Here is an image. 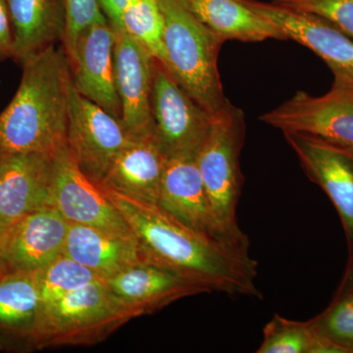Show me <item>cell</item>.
<instances>
[{
  "mask_svg": "<svg viewBox=\"0 0 353 353\" xmlns=\"http://www.w3.org/2000/svg\"><path fill=\"white\" fill-rule=\"evenodd\" d=\"M196 155L168 158L157 203L176 219L226 248L248 253V246L234 240L216 217L204 189Z\"/></svg>",
  "mask_w": 353,
  "mask_h": 353,
  "instance_id": "obj_10",
  "label": "cell"
},
{
  "mask_svg": "<svg viewBox=\"0 0 353 353\" xmlns=\"http://www.w3.org/2000/svg\"><path fill=\"white\" fill-rule=\"evenodd\" d=\"M272 3L322 18L353 39V0H272Z\"/></svg>",
  "mask_w": 353,
  "mask_h": 353,
  "instance_id": "obj_28",
  "label": "cell"
},
{
  "mask_svg": "<svg viewBox=\"0 0 353 353\" xmlns=\"http://www.w3.org/2000/svg\"><path fill=\"white\" fill-rule=\"evenodd\" d=\"M260 120L283 132L307 134L353 150V97L345 90L332 88L322 97L296 92Z\"/></svg>",
  "mask_w": 353,
  "mask_h": 353,
  "instance_id": "obj_9",
  "label": "cell"
},
{
  "mask_svg": "<svg viewBox=\"0 0 353 353\" xmlns=\"http://www.w3.org/2000/svg\"><path fill=\"white\" fill-rule=\"evenodd\" d=\"M53 158L44 153H1L0 218L10 225L24 216L52 208Z\"/></svg>",
  "mask_w": 353,
  "mask_h": 353,
  "instance_id": "obj_16",
  "label": "cell"
},
{
  "mask_svg": "<svg viewBox=\"0 0 353 353\" xmlns=\"http://www.w3.org/2000/svg\"><path fill=\"white\" fill-rule=\"evenodd\" d=\"M152 113L155 139L168 158L196 155L214 119V114L199 105L157 59L153 60Z\"/></svg>",
  "mask_w": 353,
  "mask_h": 353,
  "instance_id": "obj_6",
  "label": "cell"
},
{
  "mask_svg": "<svg viewBox=\"0 0 353 353\" xmlns=\"http://www.w3.org/2000/svg\"><path fill=\"white\" fill-rule=\"evenodd\" d=\"M39 277L41 305L88 285L105 281L64 253L39 270Z\"/></svg>",
  "mask_w": 353,
  "mask_h": 353,
  "instance_id": "obj_25",
  "label": "cell"
},
{
  "mask_svg": "<svg viewBox=\"0 0 353 353\" xmlns=\"http://www.w3.org/2000/svg\"><path fill=\"white\" fill-rule=\"evenodd\" d=\"M51 201L52 208L70 224L134 236L126 220L101 185L90 180L74 161L67 145L53 158Z\"/></svg>",
  "mask_w": 353,
  "mask_h": 353,
  "instance_id": "obj_8",
  "label": "cell"
},
{
  "mask_svg": "<svg viewBox=\"0 0 353 353\" xmlns=\"http://www.w3.org/2000/svg\"><path fill=\"white\" fill-rule=\"evenodd\" d=\"M353 289V259H348V263L347 269H345V275H343V280H341L340 285H339L338 290H336V294L334 296H339V294H343V292H347Z\"/></svg>",
  "mask_w": 353,
  "mask_h": 353,
  "instance_id": "obj_31",
  "label": "cell"
},
{
  "mask_svg": "<svg viewBox=\"0 0 353 353\" xmlns=\"http://www.w3.org/2000/svg\"><path fill=\"white\" fill-rule=\"evenodd\" d=\"M122 25L154 59L166 65L164 18L157 0H130L123 13Z\"/></svg>",
  "mask_w": 353,
  "mask_h": 353,
  "instance_id": "obj_24",
  "label": "cell"
},
{
  "mask_svg": "<svg viewBox=\"0 0 353 353\" xmlns=\"http://www.w3.org/2000/svg\"><path fill=\"white\" fill-rule=\"evenodd\" d=\"M204 25L223 41L259 43L274 39L287 41L284 32L261 17L241 0H183Z\"/></svg>",
  "mask_w": 353,
  "mask_h": 353,
  "instance_id": "obj_21",
  "label": "cell"
},
{
  "mask_svg": "<svg viewBox=\"0 0 353 353\" xmlns=\"http://www.w3.org/2000/svg\"><path fill=\"white\" fill-rule=\"evenodd\" d=\"M134 138L123 124L72 87L67 150L74 161L94 183H101L114 160Z\"/></svg>",
  "mask_w": 353,
  "mask_h": 353,
  "instance_id": "obj_7",
  "label": "cell"
},
{
  "mask_svg": "<svg viewBox=\"0 0 353 353\" xmlns=\"http://www.w3.org/2000/svg\"><path fill=\"white\" fill-rule=\"evenodd\" d=\"M168 157L154 134L134 137L114 160L99 185L157 203Z\"/></svg>",
  "mask_w": 353,
  "mask_h": 353,
  "instance_id": "obj_19",
  "label": "cell"
},
{
  "mask_svg": "<svg viewBox=\"0 0 353 353\" xmlns=\"http://www.w3.org/2000/svg\"><path fill=\"white\" fill-rule=\"evenodd\" d=\"M13 32V59L20 65L61 41V0H6Z\"/></svg>",
  "mask_w": 353,
  "mask_h": 353,
  "instance_id": "obj_20",
  "label": "cell"
},
{
  "mask_svg": "<svg viewBox=\"0 0 353 353\" xmlns=\"http://www.w3.org/2000/svg\"><path fill=\"white\" fill-rule=\"evenodd\" d=\"M116 87L122 108V122L134 137L154 134L152 113L154 58L123 27H112Z\"/></svg>",
  "mask_w": 353,
  "mask_h": 353,
  "instance_id": "obj_13",
  "label": "cell"
},
{
  "mask_svg": "<svg viewBox=\"0 0 353 353\" xmlns=\"http://www.w3.org/2000/svg\"><path fill=\"white\" fill-rule=\"evenodd\" d=\"M130 0H99L102 11L111 27H123L122 16Z\"/></svg>",
  "mask_w": 353,
  "mask_h": 353,
  "instance_id": "obj_30",
  "label": "cell"
},
{
  "mask_svg": "<svg viewBox=\"0 0 353 353\" xmlns=\"http://www.w3.org/2000/svg\"><path fill=\"white\" fill-rule=\"evenodd\" d=\"M283 134L306 175L334 204L353 259V150L299 132Z\"/></svg>",
  "mask_w": 353,
  "mask_h": 353,
  "instance_id": "obj_12",
  "label": "cell"
},
{
  "mask_svg": "<svg viewBox=\"0 0 353 353\" xmlns=\"http://www.w3.org/2000/svg\"><path fill=\"white\" fill-rule=\"evenodd\" d=\"M265 19L280 28L288 39L315 52L334 74L333 87L353 90V39L328 21L256 0H241Z\"/></svg>",
  "mask_w": 353,
  "mask_h": 353,
  "instance_id": "obj_11",
  "label": "cell"
},
{
  "mask_svg": "<svg viewBox=\"0 0 353 353\" xmlns=\"http://www.w3.org/2000/svg\"><path fill=\"white\" fill-rule=\"evenodd\" d=\"M8 225L9 224H7L6 222H4V221L0 218V241H1L2 236H3L4 233H6Z\"/></svg>",
  "mask_w": 353,
  "mask_h": 353,
  "instance_id": "obj_32",
  "label": "cell"
},
{
  "mask_svg": "<svg viewBox=\"0 0 353 353\" xmlns=\"http://www.w3.org/2000/svg\"><path fill=\"white\" fill-rule=\"evenodd\" d=\"M0 155H1V152H0Z\"/></svg>",
  "mask_w": 353,
  "mask_h": 353,
  "instance_id": "obj_35",
  "label": "cell"
},
{
  "mask_svg": "<svg viewBox=\"0 0 353 353\" xmlns=\"http://www.w3.org/2000/svg\"><path fill=\"white\" fill-rule=\"evenodd\" d=\"M21 66L17 92L0 114V152L55 155L66 146L73 87L68 57L51 46Z\"/></svg>",
  "mask_w": 353,
  "mask_h": 353,
  "instance_id": "obj_2",
  "label": "cell"
},
{
  "mask_svg": "<svg viewBox=\"0 0 353 353\" xmlns=\"http://www.w3.org/2000/svg\"><path fill=\"white\" fill-rule=\"evenodd\" d=\"M245 132L243 111L228 101L214 114L210 132L196 159L204 189L220 224L234 240L250 248V241L239 226L236 216L243 187L240 154Z\"/></svg>",
  "mask_w": 353,
  "mask_h": 353,
  "instance_id": "obj_5",
  "label": "cell"
},
{
  "mask_svg": "<svg viewBox=\"0 0 353 353\" xmlns=\"http://www.w3.org/2000/svg\"><path fill=\"white\" fill-rule=\"evenodd\" d=\"M143 315L101 281L43 304L27 343L39 350L95 345Z\"/></svg>",
  "mask_w": 353,
  "mask_h": 353,
  "instance_id": "obj_3",
  "label": "cell"
},
{
  "mask_svg": "<svg viewBox=\"0 0 353 353\" xmlns=\"http://www.w3.org/2000/svg\"><path fill=\"white\" fill-rule=\"evenodd\" d=\"M257 353H345V350L318 333L312 320L292 321L275 315L265 326Z\"/></svg>",
  "mask_w": 353,
  "mask_h": 353,
  "instance_id": "obj_23",
  "label": "cell"
},
{
  "mask_svg": "<svg viewBox=\"0 0 353 353\" xmlns=\"http://www.w3.org/2000/svg\"><path fill=\"white\" fill-rule=\"evenodd\" d=\"M312 323L318 333L353 353V289L334 296L329 307Z\"/></svg>",
  "mask_w": 353,
  "mask_h": 353,
  "instance_id": "obj_26",
  "label": "cell"
},
{
  "mask_svg": "<svg viewBox=\"0 0 353 353\" xmlns=\"http://www.w3.org/2000/svg\"><path fill=\"white\" fill-rule=\"evenodd\" d=\"M101 188L126 220L146 263L175 272L209 294L261 299L257 262L250 254L215 243L158 203Z\"/></svg>",
  "mask_w": 353,
  "mask_h": 353,
  "instance_id": "obj_1",
  "label": "cell"
},
{
  "mask_svg": "<svg viewBox=\"0 0 353 353\" xmlns=\"http://www.w3.org/2000/svg\"><path fill=\"white\" fill-rule=\"evenodd\" d=\"M64 9L65 28L62 37L68 59L75 52L77 39L81 32L97 23L108 22L99 0H61Z\"/></svg>",
  "mask_w": 353,
  "mask_h": 353,
  "instance_id": "obj_27",
  "label": "cell"
},
{
  "mask_svg": "<svg viewBox=\"0 0 353 353\" xmlns=\"http://www.w3.org/2000/svg\"><path fill=\"white\" fill-rule=\"evenodd\" d=\"M13 57V32L6 0H0V62Z\"/></svg>",
  "mask_w": 353,
  "mask_h": 353,
  "instance_id": "obj_29",
  "label": "cell"
},
{
  "mask_svg": "<svg viewBox=\"0 0 353 353\" xmlns=\"http://www.w3.org/2000/svg\"><path fill=\"white\" fill-rule=\"evenodd\" d=\"M105 282L114 294L136 306L143 315L185 297L209 294L189 279L146 262L121 272Z\"/></svg>",
  "mask_w": 353,
  "mask_h": 353,
  "instance_id": "obj_17",
  "label": "cell"
},
{
  "mask_svg": "<svg viewBox=\"0 0 353 353\" xmlns=\"http://www.w3.org/2000/svg\"><path fill=\"white\" fill-rule=\"evenodd\" d=\"M347 92V94H350V95H352V97H353V90H352V92Z\"/></svg>",
  "mask_w": 353,
  "mask_h": 353,
  "instance_id": "obj_33",
  "label": "cell"
},
{
  "mask_svg": "<svg viewBox=\"0 0 353 353\" xmlns=\"http://www.w3.org/2000/svg\"><path fill=\"white\" fill-rule=\"evenodd\" d=\"M2 274V269H1V267H0V275H1Z\"/></svg>",
  "mask_w": 353,
  "mask_h": 353,
  "instance_id": "obj_34",
  "label": "cell"
},
{
  "mask_svg": "<svg viewBox=\"0 0 353 353\" xmlns=\"http://www.w3.org/2000/svg\"><path fill=\"white\" fill-rule=\"evenodd\" d=\"M69 62L77 92L122 120L116 87L114 32L109 23H97L81 32Z\"/></svg>",
  "mask_w": 353,
  "mask_h": 353,
  "instance_id": "obj_15",
  "label": "cell"
},
{
  "mask_svg": "<svg viewBox=\"0 0 353 353\" xmlns=\"http://www.w3.org/2000/svg\"><path fill=\"white\" fill-rule=\"evenodd\" d=\"M164 18L169 72L202 108L216 114L229 101L221 83L218 57L224 43L183 0H157Z\"/></svg>",
  "mask_w": 353,
  "mask_h": 353,
  "instance_id": "obj_4",
  "label": "cell"
},
{
  "mask_svg": "<svg viewBox=\"0 0 353 353\" xmlns=\"http://www.w3.org/2000/svg\"><path fill=\"white\" fill-rule=\"evenodd\" d=\"M63 253L105 281L145 262L134 236L70 223Z\"/></svg>",
  "mask_w": 353,
  "mask_h": 353,
  "instance_id": "obj_18",
  "label": "cell"
},
{
  "mask_svg": "<svg viewBox=\"0 0 353 353\" xmlns=\"http://www.w3.org/2000/svg\"><path fill=\"white\" fill-rule=\"evenodd\" d=\"M41 307L38 271L0 275V334L28 341Z\"/></svg>",
  "mask_w": 353,
  "mask_h": 353,
  "instance_id": "obj_22",
  "label": "cell"
},
{
  "mask_svg": "<svg viewBox=\"0 0 353 353\" xmlns=\"http://www.w3.org/2000/svg\"><path fill=\"white\" fill-rule=\"evenodd\" d=\"M68 227V221L54 208L11 223L0 241L2 272L43 269L63 253Z\"/></svg>",
  "mask_w": 353,
  "mask_h": 353,
  "instance_id": "obj_14",
  "label": "cell"
}]
</instances>
